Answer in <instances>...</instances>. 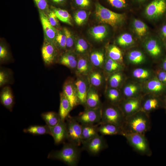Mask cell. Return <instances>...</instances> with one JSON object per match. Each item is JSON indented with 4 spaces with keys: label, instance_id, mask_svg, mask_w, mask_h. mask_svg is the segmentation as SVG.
<instances>
[{
    "label": "cell",
    "instance_id": "680465c9",
    "mask_svg": "<svg viewBox=\"0 0 166 166\" xmlns=\"http://www.w3.org/2000/svg\"><path fill=\"white\" fill-rule=\"evenodd\" d=\"M137 2H144L146 0H135Z\"/></svg>",
    "mask_w": 166,
    "mask_h": 166
},
{
    "label": "cell",
    "instance_id": "f6af8a7d",
    "mask_svg": "<svg viewBox=\"0 0 166 166\" xmlns=\"http://www.w3.org/2000/svg\"><path fill=\"white\" fill-rule=\"evenodd\" d=\"M39 10L47 15L49 12V6L47 0H34Z\"/></svg>",
    "mask_w": 166,
    "mask_h": 166
},
{
    "label": "cell",
    "instance_id": "5b68a950",
    "mask_svg": "<svg viewBox=\"0 0 166 166\" xmlns=\"http://www.w3.org/2000/svg\"><path fill=\"white\" fill-rule=\"evenodd\" d=\"M134 151L141 155L151 156L152 152L145 134L125 133L123 136Z\"/></svg>",
    "mask_w": 166,
    "mask_h": 166
},
{
    "label": "cell",
    "instance_id": "7dc6e473",
    "mask_svg": "<svg viewBox=\"0 0 166 166\" xmlns=\"http://www.w3.org/2000/svg\"><path fill=\"white\" fill-rule=\"evenodd\" d=\"M88 45L86 41L83 39H78L75 45V49L77 52L83 53L88 49Z\"/></svg>",
    "mask_w": 166,
    "mask_h": 166
},
{
    "label": "cell",
    "instance_id": "4fadbf2b",
    "mask_svg": "<svg viewBox=\"0 0 166 166\" xmlns=\"http://www.w3.org/2000/svg\"><path fill=\"white\" fill-rule=\"evenodd\" d=\"M39 11L44 33V40L55 45L56 38L58 31L50 24L47 15L43 12Z\"/></svg>",
    "mask_w": 166,
    "mask_h": 166
},
{
    "label": "cell",
    "instance_id": "d6a6232c",
    "mask_svg": "<svg viewBox=\"0 0 166 166\" xmlns=\"http://www.w3.org/2000/svg\"><path fill=\"white\" fill-rule=\"evenodd\" d=\"M108 57L121 64L123 61L122 52L120 49L115 45L110 46L108 50Z\"/></svg>",
    "mask_w": 166,
    "mask_h": 166
},
{
    "label": "cell",
    "instance_id": "681fc988",
    "mask_svg": "<svg viewBox=\"0 0 166 166\" xmlns=\"http://www.w3.org/2000/svg\"><path fill=\"white\" fill-rule=\"evenodd\" d=\"M110 5L117 9H121L126 7V0H108Z\"/></svg>",
    "mask_w": 166,
    "mask_h": 166
},
{
    "label": "cell",
    "instance_id": "e0dca14e",
    "mask_svg": "<svg viewBox=\"0 0 166 166\" xmlns=\"http://www.w3.org/2000/svg\"><path fill=\"white\" fill-rule=\"evenodd\" d=\"M141 110L149 113L161 107L163 108V100L158 96L150 97L141 99Z\"/></svg>",
    "mask_w": 166,
    "mask_h": 166
},
{
    "label": "cell",
    "instance_id": "d6986e66",
    "mask_svg": "<svg viewBox=\"0 0 166 166\" xmlns=\"http://www.w3.org/2000/svg\"><path fill=\"white\" fill-rule=\"evenodd\" d=\"M97 129L98 132L103 136L121 135L123 136L124 134L122 128L111 123H100L98 125Z\"/></svg>",
    "mask_w": 166,
    "mask_h": 166
},
{
    "label": "cell",
    "instance_id": "83f0119b",
    "mask_svg": "<svg viewBox=\"0 0 166 166\" xmlns=\"http://www.w3.org/2000/svg\"><path fill=\"white\" fill-rule=\"evenodd\" d=\"M41 117L49 127L56 125L61 120L59 113L54 112L43 113L41 114Z\"/></svg>",
    "mask_w": 166,
    "mask_h": 166
},
{
    "label": "cell",
    "instance_id": "3957f363",
    "mask_svg": "<svg viewBox=\"0 0 166 166\" xmlns=\"http://www.w3.org/2000/svg\"><path fill=\"white\" fill-rule=\"evenodd\" d=\"M95 12L96 17L100 22L108 24L113 27L121 25L126 18L125 14L113 12L98 2L95 4Z\"/></svg>",
    "mask_w": 166,
    "mask_h": 166
},
{
    "label": "cell",
    "instance_id": "2e32d148",
    "mask_svg": "<svg viewBox=\"0 0 166 166\" xmlns=\"http://www.w3.org/2000/svg\"><path fill=\"white\" fill-rule=\"evenodd\" d=\"M49 127L50 135L53 137L55 144H60L67 139V130L65 120L61 119L56 125Z\"/></svg>",
    "mask_w": 166,
    "mask_h": 166
},
{
    "label": "cell",
    "instance_id": "30bf717a",
    "mask_svg": "<svg viewBox=\"0 0 166 166\" xmlns=\"http://www.w3.org/2000/svg\"><path fill=\"white\" fill-rule=\"evenodd\" d=\"M42 54L46 66H50L57 63L58 49L54 44L44 40L42 48Z\"/></svg>",
    "mask_w": 166,
    "mask_h": 166
},
{
    "label": "cell",
    "instance_id": "d590c367",
    "mask_svg": "<svg viewBox=\"0 0 166 166\" xmlns=\"http://www.w3.org/2000/svg\"><path fill=\"white\" fill-rule=\"evenodd\" d=\"M12 73L9 69L1 68L0 70V87L5 86L11 83Z\"/></svg>",
    "mask_w": 166,
    "mask_h": 166
},
{
    "label": "cell",
    "instance_id": "816d5d0a",
    "mask_svg": "<svg viewBox=\"0 0 166 166\" xmlns=\"http://www.w3.org/2000/svg\"><path fill=\"white\" fill-rule=\"evenodd\" d=\"M75 1L76 4L81 7H86L90 4L89 0H75Z\"/></svg>",
    "mask_w": 166,
    "mask_h": 166
},
{
    "label": "cell",
    "instance_id": "f1b7e54d",
    "mask_svg": "<svg viewBox=\"0 0 166 166\" xmlns=\"http://www.w3.org/2000/svg\"><path fill=\"white\" fill-rule=\"evenodd\" d=\"M25 133L34 135H42L49 134L50 135V128L47 125H33L24 129Z\"/></svg>",
    "mask_w": 166,
    "mask_h": 166
},
{
    "label": "cell",
    "instance_id": "f546056e",
    "mask_svg": "<svg viewBox=\"0 0 166 166\" xmlns=\"http://www.w3.org/2000/svg\"><path fill=\"white\" fill-rule=\"evenodd\" d=\"M105 97L108 102L116 105H118L123 99L119 92L116 89L111 88L106 92Z\"/></svg>",
    "mask_w": 166,
    "mask_h": 166
},
{
    "label": "cell",
    "instance_id": "484cf974",
    "mask_svg": "<svg viewBox=\"0 0 166 166\" xmlns=\"http://www.w3.org/2000/svg\"><path fill=\"white\" fill-rule=\"evenodd\" d=\"M81 125L82 141L89 139L98 134L97 129L98 124L93 125Z\"/></svg>",
    "mask_w": 166,
    "mask_h": 166
},
{
    "label": "cell",
    "instance_id": "8992f818",
    "mask_svg": "<svg viewBox=\"0 0 166 166\" xmlns=\"http://www.w3.org/2000/svg\"><path fill=\"white\" fill-rule=\"evenodd\" d=\"M66 123L69 141L79 146L82 142L81 125L75 117L69 115L66 117Z\"/></svg>",
    "mask_w": 166,
    "mask_h": 166
},
{
    "label": "cell",
    "instance_id": "9c48e42d",
    "mask_svg": "<svg viewBox=\"0 0 166 166\" xmlns=\"http://www.w3.org/2000/svg\"><path fill=\"white\" fill-rule=\"evenodd\" d=\"M76 120L81 124L93 125L99 124L101 119V108L85 109L77 117Z\"/></svg>",
    "mask_w": 166,
    "mask_h": 166
},
{
    "label": "cell",
    "instance_id": "ac0fdd59",
    "mask_svg": "<svg viewBox=\"0 0 166 166\" xmlns=\"http://www.w3.org/2000/svg\"><path fill=\"white\" fill-rule=\"evenodd\" d=\"M102 105L97 91L95 87L90 85L85 105V109L101 108Z\"/></svg>",
    "mask_w": 166,
    "mask_h": 166
},
{
    "label": "cell",
    "instance_id": "ffe728a7",
    "mask_svg": "<svg viewBox=\"0 0 166 166\" xmlns=\"http://www.w3.org/2000/svg\"><path fill=\"white\" fill-rule=\"evenodd\" d=\"M1 103L10 111L12 110L14 104V97L11 88L5 86L2 88L0 94Z\"/></svg>",
    "mask_w": 166,
    "mask_h": 166
},
{
    "label": "cell",
    "instance_id": "d4e9b609",
    "mask_svg": "<svg viewBox=\"0 0 166 166\" xmlns=\"http://www.w3.org/2000/svg\"><path fill=\"white\" fill-rule=\"evenodd\" d=\"M89 33L94 39L97 41H101L108 34L107 27L105 25H99L92 28Z\"/></svg>",
    "mask_w": 166,
    "mask_h": 166
},
{
    "label": "cell",
    "instance_id": "ba28073f",
    "mask_svg": "<svg viewBox=\"0 0 166 166\" xmlns=\"http://www.w3.org/2000/svg\"><path fill=\"white\" fill-rule=\"evenodd\" d=\"M82 148L90 155L96 156L108 147V144L102 135L99 134L82 141Z\"/></svg>",
    "mask_w": 166,
    "mask_h": 166
},
{
    "label": "cell",
    "instance_id": "db71d44e",
    "mask_svg": "<svg viewBox=\"0 0 166 166\" xmlns=\"http://www.w3.org/2000/svg\"><path fill=\"white\" fill-rule=\"evenodd\" d=\"M161 68L162 70L166 71V57L163 60L161 64Z\"/></svg>",
    "mask_w": 166,
    "mask_h": 166
},
{
    "label": "cell",
    "instance_id": "bcb514c9",
    "mask_svg": "<svg viewBox=\"0 0 166 166\" xmlns=\"http://www.w3.org/2000/svg\"><path fill=\"white\" fill-rule=\"evenodd\" d=\"M87 14L84 10L77 12L74 15V19L76 24L79 26L82 24L86 19Z\"/></svg>",
    "mask_w": 166,
    "mask_h": 166
},
{
    "label": "cell",
    "instance_id": "ab89813d",
    "mask_svg": "<svg viewBox=\"0 0 166 166\" xmlns=\"http://www.w3.org/2000/svg\"><path fill=\"white\" fill-rule=\"evenodd\" d=\"M122 76L119 72L112 73L109 78V82L111 88H116L120 85L122 80Z\"/></svg>",
    "mask_w": 166,
    "mask_h": 166
},
{
    "label": "cell",
    "instance_id": "f35d334b",
    "mask_svg": "<svg viewBox=\"0 0 166 166\" xmlns=\"http://www.w3.org/2000/svg\"><path fill=\"white\" fill-rule=\"evenodd\" d=\"M138 87L134 84H129L124 87L123 94L124 98L136 97L138 93Z\"/></svg>",
    "mask_w": 166,
    "mask_h": 166
},
{
    "label": "cell",
    "instance_id": "8d00e7d4",
    "mask_svg": "<svg viewBox=\"0 0 166 166\" xmlns=\"http://www.w3.org/2000/svg\"><path fill=\"white\" fill-rule=\"evenodd\" d=\"M117 42L121 46L126 47L132 45L134 43V40L131 34L124 33L118 37Z\"/></svg>",
    "mask_w": 166,
    "mask_h": 166
},
{
    "label": "cell",
    "instance_id": "e575fe53",
    "mask_svg": "<svg viewBox=\"0 0 166 166\" xmlns=\"http://www.w3.org/2000/svg\"><path fill=\"white\" fill-rule=\"evenodd\" d=\"M128 58L131 62L135 64L141 63L145 59L143 53L138 50H134L129 52L128 55Z\"/></svg>",
    "mask_w": 166,
    "mask_h": 166
},
{
    "label": "cell",
    "instance_id": "8fae6325",
    "mask_svg": "<svg viewBox=\"0 0 166 166\" xmlns=\"http://www.w3.org/2000/svg\"><path fill=\"white\" fill-rule=\"evenodd\" d=\"M141 97L123 99L118 104L125 117L132 115L141 110Z\"/></svg>",
    "mask_w": 166,
    "mask_h": 166
},
{
    "label": "cell",
    "instance_id": "7bdbcfd3",
    "mask_svg": "<svg viewBox=\"0 0 166 166\" xmlns=\"http://www.w3.org/2000/svg\"><path fill=\"white\" fill-rule=\"evenodd\" d=\"M10 55L8 49L5 45L0 43V63H4L10 59Z\"/></svg>",
    "mask_w": 166,
    "mask_h": 166
},
{
    "label": "cell",
    "instance_id": "4316f807",
    "mask_svg": "<svg viewBox=\"0 0 166 166\" xmlns=\"http://www.w3.org/2000/svg\"><path fill=\"white\" fill-rule=\"evenodd\" d=\"M133 29L137 36L141 38L147 33L148 28V26L143 21L138 19H134L132 23Z\"/></svg>",
    "mask_w": 166,
    "mask_h": 166
},
{
    "label": "cell",
    "instance_id": "52a82bcc",
    "mask_svg": "<svg viewBox=\"0 0 166 166\" xmlns=\"http://www.w3.org/2000/svg\"><path fill=\"white\" fill-rule=\"evenodd\" d=\"M144 14L148 19L156 21L166 14V0H153L146 7Z\"/></svg>",
    "mask_w": 166,
    "mask_h": 166
},
{
    "label": "cell",
    "instance_id": "6f0895ef",
    "mask_svg": "<svg viewBox=\"0 0 166 166\" xmlns=\"http://www.w3.org/2000/svg\"><path fill=\"white\" fill-rule=\"evenodd\" d=\"M162 40L163 41L164 48L166 50V39H162Z\"/></svg>",
    "mask_w": 166,
    "mask_h": 166
},
{
    "label": "cell",
    "instance_id": "f907efd6",
    "mask_svg": "<svg viewBox=\"0 0 166 166\" xmlns=\"http://www.w3.org/2000/svg\"><path fill=\"white\" fill-rule=\"evenodd\" d=\"M158 79L166 85V71L161 69L157 72Z\"/></svg>",
    "mask_w": 166,
    "mask_h": 166
},
{
    "label": "cell",
    "instance_id": "c3c4849f",
    "mask_svg": "<svg viewBox=\"0 0 166 166\" xmlns=\"http://www.w3.org/2000/svg\"><path fill=\"white\" fill-rule=\"evenodd\" d=\"M47 15L50 24L53 27L57 29V28L59 26V24L58 19L55 12L53 10H50Z\"/></svg>",
    "mask_w": 166,
    "mask_h": 166
},
{
    "label": "cell",
    "instance_id": "836d02e7",
    "mask_svg": "<svg viewBox=\"0 0 166 166\" xmlns=\"http://www.w3.org/2000/svg\"><path fill=\"white\" fill-rule=\"evenodd\" d=\"M53 9V10L59 20L69 25H72L71 16L67 11L55 8Z\"/></svg>",
    "mask_w": 166,
    "mask_h": 166
},
{
    "label": "cell",
    "instance_id": "603a6c76",
    "mask_svg": "<svg viewBox=\"0 0 166 166\" xmlns=\"http://www.w3.org/2000/svg\"><path fill=\"white\" fill-rule=\"evenodd\" d=\"M78 60L75 55L70 51H67L59 58L57 63L71 69H76Z\"/></svg>",
    "mask_w": 166,
    "mask_h": 166
},
{
    "label": "cell",
    "instance_id": "b9f144b4",
    "mask_svg": "<svg viewBox=\"0 0 166 166\" xmlns=\"http://www.w3.org/2000/svg\"><path fill=\"white\" fill-rule=\"evenodd\" d=\"M132 74L133 77L137 79H145L150 77V73L148 70L139 68L133 70Z\"/></svg>",
    "mask_w": 166,
    "mask_h": 166
},
{
    "label": "cell",
    "instance_id": "60d3db41",
    "mask_svg": "<svg viewBox=\"0 0 166 166\" xmlns=\"http://www.w3.org/2000/svg\"><path fill=\"white\" fill-rule=\"evenodd\" d=\"M55 45L57 48L58 47L61 49H66V39L63 32L58 31L56 37Z\"/></svg>",
    "mask_w": 166,
    "mask_h": 166
},
{
    "label": "cell",
    "instance_id": "9a60e30c",
    "mask_svg": "<svg viewBox=\"0 0 166 166\" xmlns=\"http://www.w3.org/2000/svg\"><path fill=\"white\" fill-rule=\"evenodd\" d=\"M62 92L69 101L73 108L80 104L74 81L72 78H69L65 81L63 85Z\"/></svg>",
    "mask_w": 166,
    "mask_h": 166
},
{
    "label": "cell",
    "instance_id": "7402d4cb",
    "mask_svg": "<svg viewBox=\"0 0 166 166\" xmlns=\"http://www.w3.org/2000/svg\"><path fill=\"white\" fill-rule=\"evenodd\" d=\"M60 104L58 113L61 119L65 120L73 108L69 101L63 92L60 93Z\"/></svg>",
    "mask_w": 166,
    "mask_h": 166
},
{
    "label": "cell",
    "instance_id": "9f6ffc18",
    "mask_svg": "<svg viewBox=\"0 0 166 166\" xmlns=\"http://www.w3.org/2000/svg\"><path fill=\"white\" fill-rule=\"evenodd\" d=\"M163 103V108H164L166 111V96L164 97L162 99Z\"/></svg>",
    "mask_w": 166,
    "mask_h": 166
},
{
    "label": "cell",
    "instance_id": "74e56055",
    "mask_svg": "<svg viewBox=\"0 0 166 166\" xmlns=\"http://www.w3.org/2000/svg\"><path fill=\"white\" fill-rule=\"evenodd\" d=\"M104 66L106 72L113 73L121 68V64L108 57L105 63Z\"/></svg>",
    "mask_w": 166,
    "mask_h": 166
},
{
    "label": "cell",
    "instance_id": "7c38bea8",
    "mask_svg": "<svg viewBox=\"0 0 166 166\" xmlns=\"http://www.w3.org/2000/svg\"><path fill=\"white\" fill-rule=\"evenodd\" d=\"M155 37L148 38L144 43V46L147 52L153 57L160 58L164 54V45L163 41Z\"/></svg>",
    "mask_w": 166,
    "mask_h": 166
},
{
    "label": "cell",
    "instance_id": "277c9868",
    "mask_svg": "<svg viewBox=\"0 0 166 166\" xmlns=\"http://www.w3.org/2000/svg\"><path fill=\"white\" fill-rule=\"evenodd\" d=\"M125 119V117L118 105L108 102L102 105L101 119L100 123H111L122 128Z\"/></svg>",
    "mask_w": 166,
    "mask_h": 166
},
{
    "label": "cell",
    "instance_id": "ee69618b",
    "mask_svg": "<svg viewBox=\"0 0 166 166\" xmlns=\"http://www.w3.org/2000/svg\"><path fill=\"white\" fill-rule=\"evenodd\" d=\"M63 32L65 34L66 39V49L67 51L72 49L74 45V41L72 34L70 30L66 27L63 29Z\"/></svg>",
    "mask_w": 166,
    "mask_h": 166
},
{
    "label": "cell",
    "instance_id": "11a10c76",
    "mask_svg": "<svg viewBox=\"0 0 166 166\" xmlns=\"http://www.w3.org/2000/svg\"><path fill=\"white\" fill-rule=\"evenodd\" d=\"M53 2L57 4L63 3L65 0H51Z\"/></svg>",
    "mask_w": 166,
    "mask_h": 166
},
{
    "label": "cell",
    "instance_id": "7a4b0ae2",
    "mask_svg": "<svg viewBox=\"0 0 166 166\" xmlns=\"http://www.w3.org/2000/svg\"><path fill=\"white\" fill-rule=\"evenodd\" d=\"M78 147L69 142L64 143L61 150L51 152L48 158L60 160L69 166H76L81 153V150Z\"/></svg>",
    "mask_w": 166,
    "mask_h": 166
},
{
    "label": "cell",
    "instance_id": "cb8c5ba5",
    "mask_svg": "<svg viewBox=\"0 0 166 166\" xmlns=\"http://www.w3.org/2000/svg\"><path fill=\"white\" fill-rule=\"evenodd\" d=\"M147 89L150 92L159 96L166 93V85L160 81L156 77L148 82Z\"/></svg>",
    "mask_w": 166,
    "mask_h": 166
},
{
    "label": "cell",
    "instance_id": "1f68e13d",
    "mask_svg": "<svg viewBox=\"0 0 166 166\" xmlns=\"http://www.w3.org/2000/svg\"><path fill=\"white\" fill-rule=\"evenodd\" d=\"M90 60L93 66L97 68L102 67L104 64V55L100 51L92 52L90 56Z\"/></svg>",
    "mask_w": 166,
    "mask_h": 166
},
{
    "label": "cell",
    "instance_id": "5bb4252c",
    "mask_svg": "<svg viewBox=\"0 0 166 166\" xmlns=\"http://www.w3.org/2000/svg\"><path fill=\"white\" fill-rule=\"evenodd\" d=\"M85 76H78L74 83L80 104L85 106L90 85Z\"/></svg>",
    "mask_w": 166,
    "mask_h": 166
},
{
    "label": "cell",
    "instance_id": "44dd1931",
    "mask_svg": "<svg viewBox=\"0 0 166 166\" xmlns=\"http://www.w3.org/2000/svg\"><path fill=\"white\" fill-rule=\"evenodd\" d=\"M93 66L90 60L84 57H80L78 59L76 73L78 76H87L93 70Z\"/></svg>",
    "mask_w": 166,
    "mask_h": 166
},
{
    "label": "cell",
    "instance_id": "f5cc1de1",
    "mask_svg": "<svg viewBox=\"0 0 166 166\" xmlns=\"http://www.w3.org/2000/svg\"><path fill=\"white\" fill-rule=\"evenodd\" d=\"M160 34L161 39H166V23L164 24L161 27Z\"/></svg>",
    "mask_w": 166,
    "mask_h": 166
},
{
    "label": "cell",
    "instance_id": "6da1fadb",
    "mask_svg": "<svg viewBox=\"0 0 166 166\" xmlns=\"http://www.w3.org/2000/svg\"><path fill=\"white\" fill-rule=\"evenodd\" d=\"M150 128L151 121L149 114L141 110L126 117L122 127L124 134H145Z\"/></svg>",
    "mask_w": 166,
    "mask_h": 166
},
{
    "label": "cell",
    "instance_id": "4dcf8cb0",
    "mask_svg": "<svg viewBox=\"0 0 166 166\" xmlns=\"http://www.w3.org/2000/svg\"><path fill=\"white\" fill-rule=\"evenodd\" d=\"M87 77L90 85L94 87H99L102 83L103 75L99 70H93Z\"/></svg>",
    "mask_w": 166,
    "mask_h": 166
}]
</instances>
